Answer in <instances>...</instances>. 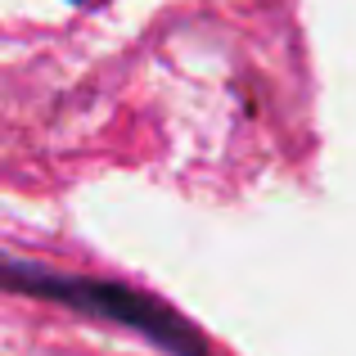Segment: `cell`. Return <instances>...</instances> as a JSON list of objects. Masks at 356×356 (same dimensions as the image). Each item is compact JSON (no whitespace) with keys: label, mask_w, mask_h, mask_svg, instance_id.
Returning <instances> with one entry per match:
<instances>
[{"label":"cell","mask_w":356,"mask_h":356,"mask_svg":"<svg viewBox=\"0 0 356 356\" xmlns=\"http://www.w3.org/2000/svg\"><path fill=\"white\" fill-rule=\"evenodd\" d=\"M5 284L14 293H32L45 302L72 307L77 316L90 321H108L118 330H131L140 339H149L154 348L172 352V356H212L203 334L194 330L185 316H176L172 307H163L154 293L127 289L118 280H99V275H68V270H50L41 261H23L9 257L5 261Z\"/></svg>","instance_id":"6da1fadb"},{"label":"cell","mask_w":356,"mask_h":356,"mask_svg":"<svg viewBox=\"0 0 356 356\" xmlns=\"http://www.w3.org/2000/svg\"><path fill=\"white\" fill-rule=\"evenodd\" d=\"M72 5H81V0H72Z\"/></svg>","instance_id":"7a4b0ae2"}]
</instances>
